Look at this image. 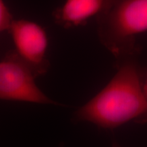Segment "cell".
<instances>
[{"instance_id":"obj_1","label":"cell","mask_w":147,"mask_h":147,"mask_svg":"<svg viewBox=\"0 0 147 147\" xmlns=\"http://www.w3.org/2000/svg\"><path fill=\"white\" fill-rule=\"evenodd\" d=\"M117 71L107 85L75 113V119L104 129H114L129 121H147L144 74L136 56L117 60Z\"/></svg>"},{"instance_id":"obj_2","label":"cell","mask_w":147,"mask_h":147,"mask_svg":"<svg viewBox=\"0 0 147 147\" xmlns=\"http://www.w3.org/2000/svg\"><path fill=\"white\" fill-rule=\"evenodd\" d=\"M97 25L99 40L116 60L137 56V36L147 32V0H120Z\"/></svg>"},{"instance_id":"obj_3","label":"cell","mask_w":147,"mask_h":147,"mask_svg":"<svg viewBox=\"0 0 147 147\" xmlns=\"http://www.w3.org/2000/svg\"><path fill=\"white\" fill-rule=\"evenodd\" d=\"M34 71L15 50L0 61V100L54 104L38 88Z\"/></svg>"},{"instance_id":"obj_4","label":"cell","mask_w":147,"mask_h":147,"mask_svg":"<svg viewBox=\"0 0 147 147\" xmlns=\"http://www.w3.org/2000/svg\"><path fill=\"white\" fill-rule=\"evenodd\" d=\"M16 51L29 65L35 76L45 74L49 62L46 54L48 38L42 27L26 20H14L10 30Z\"/></svg>"},{"instance_id":"obj_5","label":"cell","mask_w":147,"mask_h":147,"mask_svg":"<svg viewBox=\"0 0 147 147\" xmlns=\"http://www.w3.org/2000/svg\"><path fill=\"white\" fill-rule=\"evenodd\" d=\"M120 0H66L53 13L54 21L63 28L86 25L106 15Z\"/></svg>"},{"instance_id":"obj_6","label":"cell","mask_w":147,"mask_h":147,"mask_svg":"<svg viewBox=\"0 0 147 147\" xmlns=\"http://www.w3.org/2000/svg\"><path fill=\"white\" fill-rule=\"evenodd\" d=\"M14 19L3 0H0V33L9 31Z\"/></svg>"},{"instance_id":"obj_7","label":"cell","mask_w":147,"mask_h":147,"mask_svg":"<svg viewBox=\"0 0 147 147\" xmlns=\"http://www.w3.org/2000/svg\"><path fill=\"white\" fill-rule=\"evenodd\" d=\"M143 89H144V91L147 98V71L144 74V81H143Z\"/></svg>"},{"instance_id":"obj_8","label":"cell","mask_w":147,"mask_h":147,"mask_svg":"<svg viewBox=\"0 0 147 147\" xmlns=\"http://www.w3.org/2000/svg\"><path fill=\"white\" fill-rule=\"evenodd\" d=\"M113 147H121V146L117 142H113Z\"/></svg>"}]
</instances>
